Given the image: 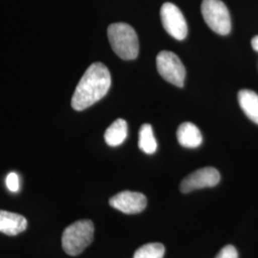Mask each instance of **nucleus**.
Masks as SVG:
<instances>
[{
  "label": "nucleus",
  "instance_id": "15",
  "mask_svg": "<svg viewBox=\"0 0 258 258\" xmlns=\"http://www.w3.org/2000/svg\"><path fill=\"white\" fill-rule=\"evenodd\" d=\"M6 185L10 191L17 192L19 189V176L15 172H11L6 178Z\"/></svg>",
  "mask_w": 258,
  "mask_h": 258
},
{
  "label": "nucleus",
  "instance_id": "3",
  "mask_svg": "<svg viewBox=\"0 0 258 258\" xmlns=\"http://www.w3.org/2000/svg\"><path fill=\"white\" fill-rule=\"evenodd\" d=\"M94 238V224L91 220L84 219L68 226L62 233L61 245L65 252L71 256L82 253Z\"/></svg>",
  "mask_w": 258,
  "mask_h": 258
},
{
  "label": "nucleus",
  "instance_id": "6",
  "mask_svg": "<svg viewBox=\"0 0 258 258\" xmlns=\"http://www.w3.org/2000/svg\"><path fill=\"white\" fill-rule=\"evenodd\" d=\"M161 20L167 34L177 40H184L187 35V24L181 10L170 2L161 8Z\"/></svg>",
  "mask_w": 258,
  "mask_h": 258
},
{
  "label": "nucleus",
  "instance_id": "10",
  "mask_svg": "<svg viewBox=\"0 0 258 258\" xmlns=\"http://www.w3.org/2000/svg\"><path fill=\"white\" fill-rule=\"evenodd\" d=\"M177 140L184 148H196L202 144L203 139L200 130L195 124L191 122H184L178 127Z\"/></svg>",
  "mask_w": 258,
  "mask_h": 258
},
{
  "label": "nucleus",
  "instance_id": "7",
  "mask_svg": "<svg viewBox=\"0 0 258 258\" xmlns=\"http://www.w3.org/2000/svg\"><path fill=\"white\" fill-rule=\"evenodd\" d=\"M220 182V173L214 167H203L186 176L180 184L183 194H188L195 189L212 187Z\"/></svg>",
  "mask_w": 258,
  "mask_h": 258
},
{
  "label": "nucleus",
  "instance_id": "2",
  "mask_svg": "<svg viewBox=\"0 0 258 258\" xmlns=\"http://www.w3.org/2000/svg\"><path fill=\"white\" fill-rule=\"evenodd\" d=\"M111 47L121 59H135L139 55V39L135 30L126 23H114L107 29Z\"/></svg>",
  "mask_w": 258,
  "mask_h": 258
},
{
  "label": "nucleus",
  "instance_id": "1",
  "mask_svg": "<svg viewBox=\"0 0 258 258\" xmlns=\"http://www.w3.org/2000/svg\"><path fill=\"white\" fill-rule=\"evenodd\" d=\"M111 86L108 68L101 62L93 63L83 74L75 90L71 105L76 111H83L102 99Z\"/></svg>",
  "mask_w": 258,
  "mask_h": 258
},
{
  "label": "nucleus",
  "instance_id": "17",
  "mask_svg": "<svg viewBox=\"0 0 258 258\" xmlns=\"http://www.w3.org/2000/svg\"><path fill=\"white\" fill-rule=\"evenodd\" d=\"M251 46L253 48V50L258 52V36H255L251 39Z\"/></svg>",
  "mask_w": 258,
  "mask_h": 258
},
{
  "label": "nucleus",
  "instance_id": "5",
  "mask_svg": "<svg viewBox=\"0 0 258 258\" xmlns=\"http://www.w3.org/2000/svg\"><path fill=\"white\" fill-rule=\"evenodd\" d=\"M157 70L160 76L178 87H183L185 68L178 55L169 51L160 52L156 58Z\"/></svg>",
  "mask_w": 258,
  "mask_h": 258
},
{
  "label": "nucleus",
  "instance_id": "9",
  "mask_svg": "<svg viewBox=\"0 0 258 258\" xmlns=\"http://www.w3.org/2000/svg\"><path fill=\"white\" fill-rule=\"evenodd\" d=\"M27 220L24 216L15 212L0 211V231L10 236H15L27 229Z\"/></svg>",
  "mask_w": 258,
  "mask_h": 258
},
{
  "label": "nucleus",
  "instance_id": "12",
  "mask_svg": "<svg viewBox=\"0 0 258 258\" xmlns=\"http://www.w3.org/2000/svg\"><path fill=\"white\" fill-rule=\"evenodd\" d=\"M127 122L123 119L115 120L104 133V140L109 147H118L127 137Z\"/></svg>",
  "mask_w": 258,
  "mask_h": 258
},
{
  "label": "nucleus",
  "instance_id": "11",
  "mask_svg": "<svg viewBox=\"0 0 258 258\" xmlns=\"http://www.w3.org/2000/svg\"><path fill=\"white\" fill-rule=\"evenodd\" d=\"M240 107L249 120L258 124V95L249 89H242L238 93Z\"/></svg>",
  "mask_w": 258,
  "mask_h": 258
},
{
  "label": "nucleus",
  "instance_id": "14",
  "mask_svg": "<svg viewBox=\"0 0 258 258\" xmlns=\"http://www.w3.org/2000/svg\"><path fill=\"white\" fill-rule=\"evenodd\" d=\"M165 247L161 243H148L139 248L133 258H163Z\"/></svg>",
  "mask_w": 258,
  "mask_h": 258
},
{
  "label": "nucleus",
  "instance_id": "4",
  "mask_svg": "<svg viewBox=\"0 0 258 258\" xmlns=\"http://www.w3.org/2000/svg\"><path fill=\"white\" fill-rule=\"evenodd\" d=\"M201 11L205 22L213 32L221 36L231 32V16L221 0H203Z\"/></svg>",
  "mask_w": 258,
  "mask_h": 258
},
{
  "label": "nucleus",
  "instance_id": "16",
  "mask_svg": "<svg viewBox=\"0 0 258 258\" xmlns=\"http://www.w3.org/2000/svg\"><path fill=\"white\" fill-rule=\"evenodd\" d=\"M215 258H238V252L233 246L228 245L219 251Z\"/></svg>",
  "mask_w": 258,
  "mask_h": 258
},
{
  "label": "nucleus",
  "instance_id": "13",
  "mask_svg": "<svg viewBox=\"0 0 258 258\" xmlns=\"http://www.w3.org/2000/svg\"><path fill=\"white\" fill-rule=\"evenodd\" d=\"M139 148L147 154H153L157 150L156 139L154 137L152 126L145 123L139 131Z\"/></svg>",
  "mask_w": 258,
  "mask_h": 258
},
{
  "label": "nucleus",
  "instance_id": "8",
  "mask_svg": "<svg viewBox=\"0 0 258 258\" xmlns=\"http://www.w3.org/2000/svg\"><path fill=\"white\" fill-rule=\"evenodd\" d=\"M111 207L125 214H136L147 208V197L140 192L122 191L114 195L109 200Z\"/></svg>",
  "mask_w": 258,
  "mask_h": 258
}]
</instances>
